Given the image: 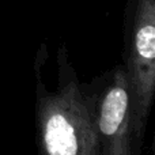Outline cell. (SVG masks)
<instances>
[{
  "label": "cell",
  "instance_id": "3",
  "mask_svg": "<svg viewBox=\"0 0 155 155\" xmlns=\"http://www.w3.org/2000/svg\"><path fill=\"white\" fill-rule=\"evenodd\" d=\"M101 155H132V109L121 63L82 82Z\"/></svg>",
  "mask_w": 155,
  "mask_h": 155
},
{
  "label": "cell",
  "instance_id": "2",
  "mask_svg": "<svg viewBox=\"0 0 155 155\" xmlns=\"http://www.w3.org/2000/svg\"><path fill=\"white\" fill-rule=\"evenodd\" d=\"M132 109V155H142L155 95V0H137L123 61Z\"/></svg>",
  "mask_w": 155,
  "mask_h": 155
},
{
  "label": "cell",
  "instance_id": "1",
  "mask_svg": "<svg viewBox=\"0 0 155 155\" xmlns=\"http://www.w3.org/2000/svg\"><path fill=\"white\" fill-rule=\"evenodd\" d=\"M48 60L45 45L34 57L35 139L38 155H101L88 107L70 53L61 44L56 54L57 84L44 83L41 70Z\"/></svg>",
  "mask_w": 155,
  "mask_h": 155
}]
</instances>
